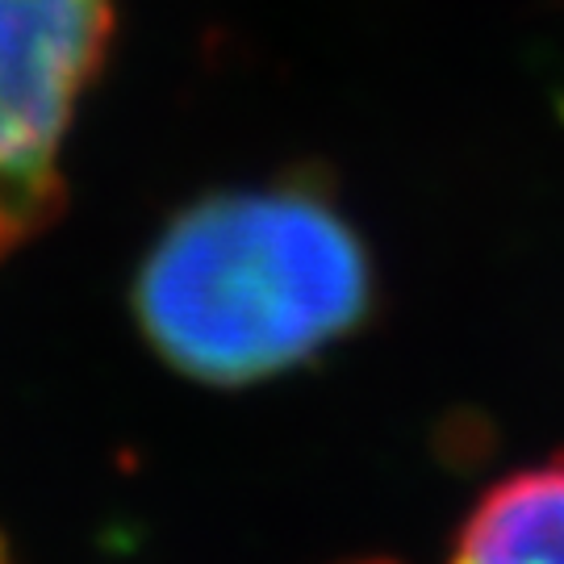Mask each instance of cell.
I'll return each mask as SVG.
<instances>
[{
	"instance_id": "6da1fadb",
	"label": "cell",
	"mask_w": 564,
	"mask_h": 564,
	"mask_svg": "<svg viewBox=\"0 0 564 564\" xmlns=\"http://www.w3.org/2000/svg\"><path fill=\"white\" fill-rule=\"evenodd\" d=\"M368 302L356 226L305 184L197 202L163 230L134 284L142 335L202 384L281 377L356 330Z\"/></svg>"
},
{
	"instance_id": "7a4b0ae2",
	"label": "cell",
	"mask_w": 564,
	"mask_h": 564,
	"mask_svg": "<svg viewBox=\"0 0 564 564\" xmlns=\"http://www.w3.org/2000/svg\"><path fill=\"white\" fill-rule=\"evenodd\" d=\"M113 0H0V256L63 205V139L101 67Z\"/></svg>"
},
{
	"instance_id": "3957f363",
	"label": "cell",
	"mask_w": 564,
	"mask_h": 564,
	"mask_svg": "<svg viewBox=\"0 0 564 564\" xmlns=\"http://www.w3.org/2000/svg\"><path fill=\"white\" fill-rule=\"evenodd\" d=\"M452 564H564V456L494 485L464 519Z\"/></svg>"
},
{
	"instance_id": "277c9868",
	"label": "cell",
	"mask_w": 564,
	"mask_h": 564,
	"mask_svg": "<svg viewBox=\"0 0 564 564\" xmlns=\"http://www.w3.org/2000/svg\"><path fill=\"white\" fill-rule=\"evenodd\" d=\"M0 564H9V556H4V544H0Z\"/></svg>"
},
{
	"instance_id": "5b68a950",
	"label": "cell",
	"mask_w": 564,
	"mask_h": 564,
	"mask_svg": "<svg viewBox=\"0 0 564 564\" xmlns=\"http://www.w3.org/2000/svg\"><path fill=\"white\" fill-rule=\"evenodd\" d=\"M368 564H384V561H368Z\"/></svg>"
}]
</instances>
